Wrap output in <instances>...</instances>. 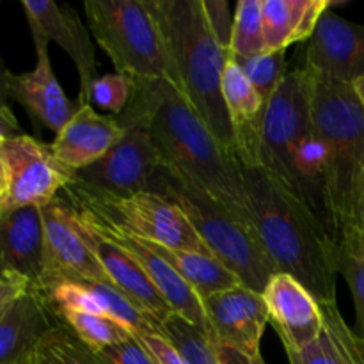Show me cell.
<instances>
[{"mask_svg": "<svg viewBox=\"0 0 364 364\" xmlns=\"http://www.w3.org/2000/svg\"><path fill=\"white\" fill-rule=\"evenodd\" d=\"M130 103L148 117L164 169L251 224L240 166L226 155L181 92L169 80L135 78Z\"/></svg>", "mask_w": 364, "mask_h": 364, "instance_id": "6da1fadb", "label": "cell"}, {"mask_svg": "<svg viewBox=\"0 0 364 364\" xmlns=\"http://www.w3.org/2000/svg\"><path fill=\"white\" fill-rule=\"evenodd\" d=\"M256 238L277 272L304 284L320 306L336 304L338 242L263 167H240Z\"/></svg>", "mask_w": 364, "mask_h": 364, "instance_id": "7a4b0ae2", "label": "cell"}, {"mask_svg": "<svg viewBox=\"0 0 364 364\" xmlns=\"http://www.w3.org/2000/svg\"><path fill=\"white\" fill-rule=\"evenodd\" d=\"M159 21L169 82L208 127L226 155L238 164L233 127L223 98L228 46L215 34L203 0H149Z\"/></svg>", "mask_w": 364, "mask_h": 364, "instance_id": "3957f363", "label": "cell"}, {"mask_svg": "<svg viewBox=\"0 0 364 364\" xmlns=\"http://www.w3.org/2000/svg\"><path fill=\"white\" fill-rule=\"evenodd\" d=\"M309 70V68H308ZM311 75V127L331 151L329 205L336 238L354 226L364 166V109L352 84Z\"/></svg>", "mask_w": 364, "mask_h": 364, "instance_id": "277c9868", "label": "cell"}, {"mask_svg": "<svg viewBox=\"0 0 364 364\" xmlns=\"http://www.w3.org/2000/svg\"><path fill=\"white\" fill-rule=\"evenodd\" d=\"M149 191L173 201L187 217L206 249L230 269L245 288L263 294L277 270L247 220L164 167L155 176Z\"/></svg>", "mask_w": 364, "mask_h": 364, "instance_id": "5b68a950", "label": "cell"}, {"mask_svg": "<svg viewBox=\"0 0 364 364\" xmlns=\"http://www.w3.org/2000/svg\"><path fill=\"white\" fill-rule=\"evenodd\" d=\"M89 31L117 73L169 80V60L149 0H85Z\"/></svg>", "mask_w": 364, "mask_h": 364, "instance_id": "8992f818", "label": "cell"}, {"mask_svg": "<svg viewBox=\"0 0 364 364\" xmlns=\"http://www.w3.org/2000/svg\"><path fill=\"white\" fill-rule=\"evenodd\" d=\"M64 199L75 208L114 224L142 240L171 249L210 252L180 208L151 191L134 194H112L71 180L64 188ZM212 255V252H210Z\"/></svg>", "mask_w": 364, "mask_h": 364, "instance_id": "52a82bcc", "label": "cell"}, {"mask_svg": "<svg viewBox=\"0 0 364 364\" xmlns=\"http://www.w3.org/2000/svg\"><path fill=\"white\" fill-rule=\"evenodd\" d=\"M311 130V75L306 66L288 71L265 107L259 167L287 191L291 183V156Z\"/></svg>", "mask_w": 364, "mask_h": 364, "instance_id": "ba28073f", "label": "cell"}, {"mask_svg": "<svg viewBox=\"0 0 364 364\" xmlns=\"http://www.w3.org/2000/svg\"><path fill=\"white\" fill-rule=\"evenodd\" d=\"M117 119L127 128L124 137L100 160L77 171L73 181L102 188L112 194L149 191L162 169L160 155L149 134L148 117L128 103Z\"/></svg>", "mask_w": 364, "mask_h": 364, "instance_id": "9c48e42d", "label": "cell"}, {"mask_svg": "<svg viewBox=\"0 0 364 364\" xmlns=\"http://www.w3.org/2000/svg\"><path fill=\"white\" fill-rule=\"evenodd\" d=\"M2 194L0 215L28 206L50 205L73 180L53 156L50 144L18 134L2 144Z\"/></svg>", "mask_w": 364, "mask_h": 364, "instance_id": "30bf717a", "label": "cell"}, {"mask_svg": "<svg viewBox=\"0 0 364 364\" xmlns=\"http://www.w3.org/2000/svg\"><path fill=\"white\" fill-rule=\"evenodd\" d=\"M53 316L64 311H80L109 316L127 327L134 336L162 334V322L142 311L114 284L91 279L46 277L38 290Z\"/></svg>", "mask_w": 364, "mask_h": 364, "instance_id": "8fae6325", "label": "cell"}, {"mask_svg": "<svg viewBox=\"0 0 364 364\" xmlns=\"http://www.w3.org/2000/svg\"><path fill=\"white\" fill-rule=\"evenodd\" d=\"M21 7L31 27L36 52L48 50L50 41L57 43L71 57L78 71L80 105L89 103V91L96 80V53L89 36L91 31L68 4L59 6L52 0H23Z\"/></svg>", "mask_w": 364, "mask_h": 364, "instance_id": "7c38bea8", "label": "cell"}, {"mask_svg": "<svg viewBox=\"0 0 364 364\" xmlns=\"http://www.w3.org/2000/svg\"><path fill=\"white\" fill-rule=\"evenodd\" d=\"M45 230V277H70L110 283L91 247L85 242L73 208L64 199L57 198L41 206ZM43 284V283H41ZM112 284V283H110ZM41 288V287H39Z\"/></svg>", "mask_w": 364, "mask_h": 364, "instance_id": "4fadbf2b", "label": "cell"}, {"mask_svg": "<svg viewBox=\"0 0 364 364\" xmlns=\"http://www.w3.org/2000/svg\"><path fill=\"white\" fill-rule=\"evenodd\" d=\"M203 308L212 329V340L249 355H262L259 343L267 323H270L262 294L238 284L203 299Z\"/></svg>", "mask_w": 364, "mask_h": 364, "instance_id": "5bb4252c", "label": "cell"}, {"mask_svg": "<svg viewBox=\"0 0 364 364\" xmlns=\"http://www.w3.org/2000/svg\"><path fill=\"white\" fill-rule=\"evenodd\" d=\"M82 212L87 213L89 219L96 224V228H98L102 233H105L110 240L119 244L121 247H124L132 256H134L135 262L142 267L146 276H148L149 281L155 284V288L160 291V295H162L164 301L167 302V306H169L171 311H173L174 315L185 318L187 322H191L192 326H196L198 329H201L203 333L208 334V336L212 338V329H210V323L208 318H206L205 308H203L201 297L188 287L187 281L173 269L171 263H167L166 259H164L148 242L142 240V238L135 237V235L128 233V231L121 230V228L114 226V224L105 223V220L98 219V217L85 212V210H82Z\"/></svg>", "mask_w": 364, "mask_h": 364, "instance_id": "9a60e30c", "label": "cell"}, {"mask_svg": "<svg viewBox=\"0 0 364 364\" xmlns=\"http://www.w3.org/2000/svg\"><path fill=\"white\" fill-rule=\"evenodd\" d=\"M64 201H66V199H64ZM68 205H70V203H68ZM71 208H73V206H71ZM73 213L75 219H77L78 228H80L82 235H84L85 242H87V245L91 247L92 255L96 256L100 265L103 267L110 283H112L117 290L123 291L132 302H135L142 311L149 313V315L155 316L160 322L166 320L173 311H171V308L167 306V302L164 301L160 291L155 288V284H153L151 281H149V277L146 276L142 267L135 262L134 256H132L127 249L121 247L119 244L110 240L105 233H102V231L96 228V224L89 219L87 213H84L82 210L77 208H73Z\"/></svg>", "mask_w": 364, "mask_h": 364, "instance_id": "2e32d148", "label": "cell"}, {"mask_svg": "<svg viewBox=\"0 0 364 364\" xmlns=\"http://www.w3.org/2000/svg\"><path fill=\"white\" fill-rule=\"evenodd\" d=\"M304 66L331 80L354 84L364 75V25L327 11L308 41Z\"/></svg>", "mask_w": 364, "mask_h": 364, "instance_id": "e0dca14e", "label": "cell"}, {"mask_svg": "<svg viewBox=\"0 0 364 364\" xmlns=\"http://www.w3.org/2000/svg\"><path fill=\"white\" fill-rule=\"evenodd\" d=\"M45 277V230L36 206L0 215V279L39 290Z\"/></svg>", "mask_w": 364, "mask_h": 364, "instance_id": "ac0fdd59", "label": "cell"}, {"mask_svg": "<svg viewBox=\"0 0 364 364\" xmlns=\"http://www.w3.org/2000/svg\"><path fill=\"white\" fill-rule=\"evenodd\" d=\"M262 295L284 350H301L318 338L323 327L322 306L295 277L274 274Z\"/></svg>", "mask_w": 364, "mask_h": 364, "instance_id": "d6986e66", "label": "cell"}, {"mask_svg": "<svg viewBox=\"0 0 364 364\" xmlns=\"http://www.w3.org/2000/svg\"><path fill=\"white\" fill-rule=\"evenodd\" d=\"M127 134L117 117L102 116L91 103H78L75 116L50 142L57 162L75 174L105 156Z\"/></svg>", "mask_w": 364, "mask_h": 364, "instance_id": "ffe728a7", "label": "cell"}, {"mask_svg": "<svg viewBox=\"0 0 364 364\" xmlns=\"http://www.w3.org/2000/svg\"><path fill=\"white\" fill-rule=\"evenodd\" d=\"M223 98L233 127L240 167H259L262 127L267 102L230 55L223 71Z\"/></svg>", "mask_w": 364, "mask_h": 364, "instance_id": "44dd1931", "label": "cell"}, {"mask_svg": "<svg viewBox=\"0 0 364 364\" xmlns=\"http://www.w3.org/2000/svg\"><path fill=\"white\" fill-rule=\"evenodd\" d=\"M34 70L21 75H9V100L20 103L34 119L59 134L78 107L70 102L52 70L48 50L36 52Z\"/></svg>", "mask_w": 364, "mask_h": 364, "instance_id": "7402d4cb", "label": "cell"}, {"mask_svg": "<svg viewBox=\"0 0 364 364\" xmlns=\"http://www.w3.org/2000/svg\"><path fill=\"white\" fill-rule=\"evenodd\" d=\"M57 323L36 290L0 313V364H32L36 347Z\"/></svg>", "mask_w": 364, "mask_h": 364, "instance_id": "603a6c76", "label": "cell"}, {"mask_svg": "<svg viewBox=\"0 0 364 364\" xmlns=\"http://www.w3.org/2000/svg\"><path fill=\"white\" fill-rule=\"evenodd\" d=\"M331 0H262L265 52H287L295 43L309 41Z\"/></svg>", "mask_w": 364, "mask_h": 364, "instance_id": "cb8c5ba5", "label": "cell"}, {"mask_svg": "<svg viewBox=\"0 0 364 364\" xmlns=\"http://www.w3.org/2000/svg\"><path fill=\"white\" fill-rule=\"evenodd\" d=\"M323 327L318 338L295 352L290 364H364V338L341 316L338 304L322 306Z\"/></svg>", "mask_w": 364, "mask_h": 364, "instance_id": "d4e9b609", "label": "cell"}, {"mask_svg": "<svg viewBox=\"0 0 364 364\" xmlns=\"http://www.w3.org/2000/svg\"><path fill=\"white\" fill-rule=\"evenodd\" d=\"M148 242V240H146ZM173 269L187 281L188 287L203 299L210 297L219 291L242 284L238 277L230 269L223 265L219 259L210 252L188 251V249H171L166 245L148 242Z\"/></svg>", "mask_w": 364, "mask_h": 364, "instance_id": "484cf974", "label": "cell"}, {"mask_svg": "<svg viewBox=\"0 0 364 364\" xmlns=\"http://www.w3.org/2000/svg\"><path fill=\"white\" fill-rule=\"evenodd\" d=\"M340 274L347 281L355 306V326L359 336L364 338V233L350 226L340 235Z\"/></svg>", "mask_w": 364, "mask_h": 364, "instance_id": "4316f807", "label": "cell"}, {"mask_svg": "<svg viewBox=\"0 0 364 364\" xmlns=\"http://www.w3.org/2000/svg\"><path fill=\"white\" fill-rule=\"evenodd\" d=\"M53 318L66 326L78 340L87 345L92 352L102 350L110 345L123 343L130 340L134 334L121 326L116 320L102 315H91V313L80 311H64L55 315Z\"/></svg>", "mask_w": 364, "mask_h": 364, "instance_id": "83f0119b", "label": "cell"}, {"mask_svg": "<svg viewBox=\"0 0 364 364\" xmlns=\"http://www.w3.org/2000/svg\"><path fill=\"white\" fill-rule=\"evenodd\" d=\"M32 364H102L66 326L57 322L36 347Z\"/></svg>", "mask_w": 364, "mask_h": 364, "instance_id": "f1b7e54d", "label": "cell"}, {"mask_svg": "<svg viewBox=\"0 0 364 364\" xmlns=\"http://www.w3.org/2000/svg\"><path fill=\"white\" fill-rule=\"evenodd\" d=\"M162 334L188 364H220L212 338L181 316L162 320Z\"/></svg>", "mask_w": 364, "mask_h": 364, "instance_id": "f546056e", "label": "cell"}, {"mask_svg": "<svg viewBox=\"0 0 364 364\" xmlns=\"http://www.w3.org/2000/svg\"><path fill=\"white\" fill-rule=\"evenodd\" d=\"M228 50L231 57H249L265 52L262 0L237 2Z\"/></svg>", "mask_w": 364, "mask_h": 364, "instance_id": "4dcf8cb0", "label": "cell"}, {"mask_svg": "<svg viewBox=\"0 0 364 364\" xmlns=\"http://www.w3.org/2000/svg\"><path fill=\"white\" fill-rule=\"evenodd\" d=\"M287 52H263L258 55L233 57L235 63L242 68L245 77L249 78L256 91L265 102H269L283 78L287 77Z\"/></svg>", "mask_w": 364, "mask_h": 364, "instance_id": "1f68e13d", "label": "cell"}, {"mask_svg": "<svg viewBox=\"0 0 364 364\" xmlns=\"http://www.w3.org/2000/svg\"><path fill=\"white\" fill-rule=\"evenodd\" d=\"M135 89V78L124 73H109L96 77L89 91V103L112 114H123Z\"/></svg>", "mask_w": 364, "mask_h": 364, "instance_id": "d6a6232c", "label": "cell"}, {"mask_svg": "<svg viewBox=\"0 0 364 364\" xmlns=\"http://www.w3.org/2000/svg\"><path fill=\"white\" fill-rule=\"evenodd\" d=\"M95 354L102 364H156L153 355L135 336L123 343L96 350Z\"/></svg>", "mask_w": 364, "mask_h": 364, "instance_id": "836d02e7", "label": "cell"}, {"mask_svg": "<svg viewBox=\"0 0 364 364\" xmlns=\"http://www.w3.org/2000/svg\"><path fill=\"white\" fill-rule=\"evenodd\" d=\"M135 338L144 345L146 350L153 355L156 364H188L181 358L180 352L160 334H141V336Z\"/></svg>", "mask_w": 364, "mask_h": 364, "instance_id": "e575fe53", "label": "cell"}, {"mask_svg": "<svg viewBox=\"0 0 364 364\" xmlns=\"http://www.w3.org/2000/svg\"><path fill=\"white\" fill-rule=\"evenodd\" d=\"M212 341L220 364H267L263 361L262 355H249L245 354V352L237 350V348L233 347H228V345L219 343V341L215 340Z\"/></svg>", "mask_w": 364, "mask_h": 364, "instance_id": "d590c367", "label": "cell"}, {"mask_svg": "<svg viewBox=\"0 0 364 364\" xmlns=\"http://www.w3.org/2000/svg\"><path fill=\"white\" fill-rule=\"evenodd\" d=\"M27 291H31V288L27 284L16 283V281L0 279V313L6 311L14 301H18Z\"/></svg>", "mask_w": 364, "mask_h": 364, "instance_id": "8d00e7d4", "label": "cell"}, {"mask_svg": "<svg viewBox=\"0 0 364 364\" xmlns=\"http://www.w3.org/2000/svg\"><path fill=\"white\" fill-rule=\"evenodd\" d=\"M18 134H21L20 124H18L13 110L0 109V142H4L6 139L13 137V135H18Z\"/></svg>", "mask_w": 364, "mask_h": 364, "instance_id": "74e56055", "label": "cell"}, {"mask_svg": "<svg viewBox=\"0 0 364 364\" xmlns=\"http://www.w3.org/2000/svg\"><path fill=\"white\" fill-rule=\"evenodd\" d=\"M9 75L11 71L7 70L4 64L2 57H0V109L11 110L9 107Z\"/></svg>", "mask_w": 364, "mask_h": 364, "instance_id": "f35d334b", "label": "cell"}, {"mask_svg": "<svg viewBox=\"0 0 364 364\" xmlns=\"http://www.w3.org/2000/svg\"><path fill=\"white\" fill-rule=\"evenodd\" d=\"M354 226L359 228V230L364 233V166L361 173V180H359L358 187V196H355V219Z\"/></svg>", "mask_w": 364, "mask_h": 364, "instance_id": "ab89813d", "label": "cell"}, {"mask_svg": "<svg viewBox=\"0 0 364 364\" xmlns=\"http://www.w3.org/2000/svg\"><path fill=\"white\" fill-rule=\"evenodd\" d=\"M352 87H354L355 96H358V100H359V102H361V105H363V109H364V75H363V77H359L358 80H354Z\"/></svg>", "mask_w": 364, "mask_h": 364, "instance_id": "60d3db41", "label": "cell"}, {"mask_svg": "<svg viewBox=\"0 0 364 364\" xmlns=\"http://www.w3.org/2000/svg\"><path fill=\"white\" fill-rule=\"evenodd\" d=\"M2 144L0 142V194H2V180H4V171H2Z\"/></svg>", "mask_w": 364, "mask_h": 364, "instance_id": "b9f144b4", "label": "cell"}]
</instances>
